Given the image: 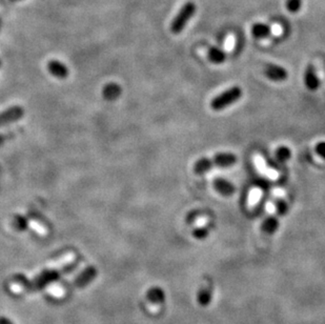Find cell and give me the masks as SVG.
<instances>
[{
    "instance_id": "7c38bea8",
    "label": "cell",
    "mask_w": 325,
    "mask_h": 324,
    "mask_svg": "<svg viewBox=\"0 0 325 324\" xmlns=\"http://www.w3.org/2000/svg\"><path fill=\"white\" fill-rule=\"evenodd\" d=\"M74 260H75V254H73V253L66 254L63 257H61L60 259L52 261L51 263H49L48 269H60V268L64 267L65 264H69V263L73 262Z\"/></svg>"
},
{
    "instance_id": "603a6c76",
    "label": "cell",
    "mask_w": 325,
    "mask_h": 324,
    "mask_svg": "<svg viewBox=\"0 0 325 324\" xmlns=\"http://www.w3.org/2000/svg\"><path fill=\"white\" fill-rule=\"evenodd\" d=\"M316 153L323 159H325V141H321L316 144Z\"/></svg>"
},
{
    "instance_id": "cb8c5ba5",
    "label": "cell",
    "mask_w": 325,
    "mask_h": 324,
    "mask_svg": "<svg viewBox=\"0 0 325 324\" xmlns=\"http://www.w3.org/2000/svg\"><path fill=\"white\" fill-rule=\"evenodd\" d=\"M11 291L13 292V293H20V292H22V291H24V289H22V286L21 285H19V284H17V283H13V284H11Z\"/></svg>"
},
{
    "instance_id": "2e32d148",
    "label": "cell",
    "mask_w": 325,
    "mask_h": 324,
    "mask_svg": "<svg viewBox=\"0 0 325 324\" xmlns=\"http://www.w3.org/2000/svg\"><path fill=\"white\" fill-rule=\"evenodd\" d=\"M48 293L51 295V296H53L54 298H62L64 296L65 291L62 289L60 285L53 283V284H51L48 287Z\"/></svg>"
},
{
    "instance_id": "4316f807",
    "label": "cell",
    "mask_w": 325,
    "mask_h": 324,
    "mask_svg": "<svg viewBox=\"0 0 325 324\" xmlns=\"http://www.w3.org/2000/svg\"><path fill=\"white\" fill-rule=\"evenodd\" d=\"M0 65H1V62H0Z\"/></svg>"
},
{
    "instance_id": "d4e9b609",
    "label": "cell",
    "mask_w": 325,
    "mask_h": 324,
    "mask_svg": "<svg viewBox=\"0 0 325 324\" xmlns=\"http://www.w3.org/2000/svg\"><path fill=\"white\" fill-rule=\"evenodd\" d=\"M16 1H20V0H0V5L9 3V2H16Z\"/></svg>"
},
{
    "instance_id": "9a60e30c",
    "label": "cell",
    "mask_w": 325,
    "mask_h": 324,
    "mask_svg": "<svg viewBox=\"0 0 325 324\" xmlns=\"http://www.w3.org/2000/svg\"><path fill=\"white\" fill-rule=\"evenodd\" d=\"M120 91L121 90H120L119 85L110 83V84L107 85L106 90H105V95H106V97L108 98V99H114V98L117 97L118 95L120 94Z\"/></svg>"
},
{
    "instance_id": "6da1fadb",
    "label": "cell",
    "mask_w": 325,
    "mask_h": 324,
    "mask_svg": "<svg viewBox=\"0 0 325 324\" xmlns=\"http://www.w3.org/2000/svg\"><path fill=\"white\" fill-rule=\"evenodd\" d=\"M238 158L233 153H219L210 158H201L194 164V172L197 175L208 173L214 167H230L237 163Z\"/></svg>"
},
{
    "instance_id": "5bb4252c",
    "label": "cell",
    "mask_w": 325,
    "mask_h": 324,
    "mask_svg": "<svg viewBox=\"0 0 325 324\" xmlns=\"http://www.w3.org/2000/svg\"><path fill=\"white\" fill-rule=\"evenodd\" d=\"M147 298H149L153 303H162L164 301V293L162 291L160 287H154L153 290H151L149 293H147Z\"/></svg>"
},
{
    "instance_id": "9c48e42d",
    "label": "cell",
    "mask_w": 325,
    "mask_h": 324,
    "mask_svg": "<svg viewBox=\"0 0 325 324\" xmlns=\"http://www.w3.org/2000/svg\"><path fill=\"white\" fill-rule=\"evenodd\" d=\"M48 69L51 72V74H53L54 76L59 77V78H64L68 76V74H69L66 66L63 65L61 62L56 61V60H52L48 64Z\"/></svg>"
},
{
    "instance_id": "7402d4cb",
    "label": "cell",
    "mask_w": 325,
    "mask_h": 324,
    "mask_svg": "<svg viewBox=\"0 0 325 324\" xmlns=\"http://www.w3.org/2000/svg\"><path fill=\"white\" fill-rule=\"evenodd\" d=\"M28 225L31 226L33 230L36 232V233H38L39 235H47V230H46V227H44L42 224L38 223V222H36V221H31V222L28 223Z\"/></svg>"
},
{
    "instance_id": "277c9868",
    "label": "cell",
    "mask_w": 325,
    "mask_h": 324,
    "mask_svg": "<svg viewBox=\"0 0 325 324\" xmlns=\"http://www.w3.org/2000/svg\"><path fill=\"white\" fill-rule=\"evenodd\" d=\"M264 74L270 80L275 81V82H282V81H285L289 77V73L284 68L271 63L265 66Z\"/></svg>"
},
{
    "instance_id": "7a4b0ae2",
    "label": "cell",
    "mask_w": 325,
    "mask_h": 324,
    "mask_svg": "<svg viewBox=\"0 0 325 324\" xmlns=\"http://www.w3.org/2000/svg\"><path fill=\"white\" fill-rule=\"evenodd\" d=\"M242 95H243V91L240 86L238 85L232 86L228 88V90L216 96V97L211 101V108L214 110H217V112L218 110L227 108L228 107L233 106L234 103L240 100Z\"/></svg>"
},
{
    "instance_id": "52a82bcc",
    "label": "cell",
    "mask_w": 325,
    "mask_h": 324,
    "mask_svg": "<svg viewBox=\"0 0 325 324\" xmlns=\"http://www.w3.org/2000/svg\"><path fill=\"white\" fill-rule=\"evenodd\" d=\"M279 224L280 223H279L278 217L276 215H271L263 221V223L261 225V230L265 234L272 235L278 231Z\"/></svg>"
},
{
    "instance_id": "8fae6325",
    "label": "cell",
    "mask_w": 325,
    "mask_h": 324,
    "mask_svg": "<svg viewBox=\"0 0 325 324\" xmlns=\"http://www.w3.org/2000/svg\"><path fill=\"white\" fill-rule=\"evenodd\" d=\"M271 32L270 26L265 24H256L252 27V34L255 38H265Z\"/></svg>"
},
{
    "instance_id": "3957f363",
    "label": "cell",
    "mask_w": 325,
    "mask_h": 324,
    "mask_svg": "<svg viewBox=\"0 0 325 324\" xmlns=\"http://www.w3.org/2000/svg\"><path fill=\"white\" fill-rule=\"evenodd\" d=\"M196 13V4L191 1L187 2L184 4L180 12L177 14V16L175 17V19L172 22V26H171V29L174 34H178L181 31H183V28L186 27V26L188 25V22L190 21V19L194 16Z\"/></svg>"
},
{
    "instance_id": "484cf974",
    "label": "cell",
    "mask_w": 325,
    "mask_h": 324,
    "mask_svg": "<svg viewBox=\"0 0 325 324\" xmlns=\"http://www.w3.org/2000/svg\"><path fill=\"white\" fill-rule=\"evenodd\" d=\"M1 27H2V18L0 16V29H1Z\"/></svg>"
},
{
    "instance_id": "d6986e66",
    "label": "cell",
    "mask_w": 325,
    "mask_h": 324,
    "mask_svg": "<svg viewBox=\"0 0 325 324\" xmlns=\"http://www.w3.org/2000/svg\"><path fill=\"white\" fill-rule=\"evenodd\" d=\"M276 211L280 216L286 215L287 211H289V205H287L285 200H283V199H278L276 201Z\"/></svg>"
},
{
    "instance_id": "5b68a950",
    "label": "cell",
    "mask_w": 325,
    "mask_h": 324,
    "mask_svg": "<svg viewBox=\"0 0 325 324\" xmlns=\"http://www.w3.org/2000/svg\"><path fill=\"white\" fill-rule=\"evenodd\" d=\"M213 186H214V189H215L218 193L222 196H226V197L232 196L236 191L235 184H233L231 181H228L224 178H221V177H218V178L214 179Z\"/></svg>"
},
{
    "instance_id": "ffe728a7",
    "label": "cell",
    "mask_w": 325,
    "mask_h": 324,
    "mask_svg": "<svg viewBox=\"0 0 325 324\" xmlns=\"http://www.w3.org/2000/svg\"><path fill=\"white\" fill-rule=\"evenodd\" d=\"M21 114H22L21 110L18 109V108H16V109L11 110V112L7 113L5 116L4 115H1V116H0V124L6 122L7 121L6 119H14V118H15V119H16V118H18V117L21 116Z\"/></svg>"
},
{
    "instance_id": "8992f818",
    "label": "cell",
    "mask_w": 325,
    "mask_h": 324,
    "mask_svg": "<svg viewBox=\"0 0 325 324\" xmlns=\"http://www.w3.org/2000/svg\"><path fill=\"white\" fill-rule=\"evenodd\" d=\"M304 84L307 90L309 91H317L320 86V79L317 75L315 69L312 65H308L304 74Z\"/></svg>"
},
{
    "instance_id": "30bf717a",
    "label": "cell",
    "mask_w": 325,
    "mask_h": 324,
    "mask_svg": "<svg viewBox=\"0 0 325 324\" xmlns=\"http://www.w3.org/2000/svg\"><path fill=\"white\" fill-rule=\"evenodd\" d=\"M209 59L211 60V62L215 63V64H221L225 61L226 59V54L224 52L216 47H212L209 50Z\"/></svg>"
},
{
    "instance_id": "ac0fdd59",
    "label": "cell",
    "mask_w": 325,
    "mask_h": 324,
    "mask_svg": "<svg viewBox=\"0 0 325 324\" xmlns=\"http://www.w3.org/2000/svg\"><path fill=\"white\" fill-rule=\"evenodd\" d=\"M209 235H210V230L203 226L195 228L193 232V236L198 240H204Z\"/></svg>"
},
{
    "instance_id": "ba28073f",
    "label": "cell",
    "mask_w": 325,
    "mask_h": 324,
    "mask_svg": "<svg viewBox=\"0 0 325 324\" xmlns=\"http://www.w3.org/2000/svg\"><path fill=\"white\" fill-rule=\"evenodd\" d=\"M213 289L210 284L202 286L197 295V301L201 306H208L212 301Z\"/></svg>"
},
{
    "instance_id": "4fadbf2b",
    "label": "cell",
    "mask_w": 325,
    "mask_h": 324,
    "mask_svg": "<svg viewBox=\"0 0 325 324\" xmlns=\"http://www.w3.org/2000/svg\"><path fill=\"white\" fill-rule=\"evenodd\" d=\"M275 157L276 159L281 162V163H284L287 160H290L292 157V151L290 147H287L285 145L282 146H279L278 149L275 152Z\"/></svg>"
},
{
    "instance_id": "e0dca14e",
    "label": "cell",
    "mask_w": 325,
    "mask_h": 324,
    "mask_svg": "<svg viewBox=\"0 0 325 324\" xmlns=\"http://www.w3.org/2000/svg\"><path fill=\"white\" fill-rule=\"evenodd\" d=\"M256 164H257L258 168H259L262 173H264L265 175H268L269 177H271V178H275V177H277V174L274 173V172H271V169H270L267 166V164L264 163V161L262 160L261 157H256Z\"/></svg>"
},
{
    "instance_id": "44dd1931",
    "label": "cell",
    "mask_w": 325,
    "mask_h": 324,
    "mask_svg": "<svg viewBox=\"0 0 325 324\" xmlns=\"http://www.w3.org/2000/svg\"><path fill=\"white\" fill-rule=\"evenodd\" d=\"M302 5L301 0H287L286 7L291 13H297Z\"/></svg>"
}]
</instances>
